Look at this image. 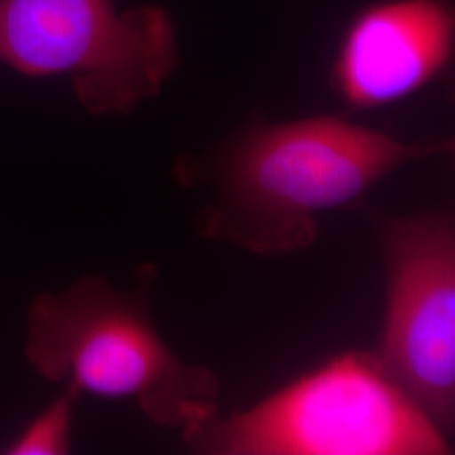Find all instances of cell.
Returning <instances> with one entry per match:
<instances>
[{"instance_id": "obj_1", "label": "cell", "mask_w": 455, "mask_h": 455, "mask_svg": "<svg viewBox=\"0 0 455 455\" xmlns=\"http://www.w3.org/2000/svg\"><path fill=\"white\" fill-rule=\"evenodd\" d=\"M452 150V140L405 142L332 115L255 124L206 164H180L182 182L208 186L197 216L206 238L278 257L309 248L319 216L358 204L408 164Z\"/></svg>"}, {"instance_id": "obj_7", "label": "cell", "mask_w": 455, "mask_h": 455, "mask_svg": "<svg viewBox=\"0 0 455 455\" xmlns=\"http://www.w3.org/2000/svg\"><path fill=\"white\" fill-rule=\"evenodd\" d=\"M80 393L63 385L61 393L11 440L2 454L65 455L73 447V425Z\"/></svg>"}, {"instance_id": "obj_3", "label": "cell", "mask_w": 455, "mask_h": 455, "mask_svg": "<svg viewBox=\"0 0 455 455\" xmlns=\"http://www.w3.org/2000/svg\"><path fill=\"white\" fill-rule=\"evenodd\" d=\"M449 437L374 351H349L188 442L216 455H447Z\"/></svg>"}, {"instance_id": "obj_4", "label": "cell", "mask_w": 455, "mask_h": 455, "mask_svg": "<svg viewBox=\"0 0 455 455\" xmlns=\"http://www.w3.org/2000/svg\"><path fill=\"white\" fill-rule=\"evenodd\" d=\"M0 63L31 78L66 76L90 115H127L163 93L180 39L161 5L0 0Z\"/></svg>"}, {"instance_id": "obj_6", "label": "cell", "mask_w": 455, "mask_h": 455, "mask_svg": "<svg viewBox=\"0 0 455 455\" xmlns=\"http://www.w3.org/2000/svg\"><path fill=\"white\" fill-rule=\"evenodd\" d=\"M454 39V0L376 2L347 26L331 83L351 108L387 107L442 76Z\"/></svg>"}, {"instance_id": "obj_2", "label": "cell", "mask_w": 455, "mask_h": 455, "mask_svg": "<svg viewBox=\"0 0 455 455\" xmlns=\"http://www.w3.org/2000/svg\"><path fill=\"white\" fill-rule=\"evenodd\" d=\"M154 270L140 289L83 275L36 295L26 315L24 356L36 373L105 400H131L147 420L188 440L218 417L221 381L165 342L150 310Z\"/></svg>"}, {"instance_id": "obj_5", "label": "cell", "mask_w": 455, "mask_h": 455, "mask_svg": "<svg viewBox=\"0 0 455 455\" xmlns=\"http://www.w3.org/2000/svg\"><path fill=\"white\" fill-rule=\"evenodd\" d=\"M387 304L374 355L451 435L455 425V221L447 210L378 223Z\"/></svg>"}]
</instances>
